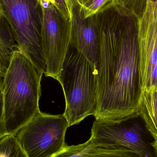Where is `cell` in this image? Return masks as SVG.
Masks as SVG:
<instances>
[{"mask_svg": "<svg viewBox=\"0 0 157 157\" xmlns=\"http://www.w3.org/2000/svg\"><path fill=\"white\" fill-rule=\"evenodd\" d=\"M43 74L21 52H14L3 81L7 134L15 135L39 111Z\"/></svg>", "mask_w": 157, "mask_h": 157, "instance_id": "obj_2", "label": "cell"}, {"mask_svg": "<svg viewBox=\"0 0 157 157\" xmlns=\"http://www.w3.org/2000/svg\"><path fill=\"white\" fill-rule=\"evenodd\" d=\"M54 157H139L129 151L108 149L96 145L91 138L86 143L71 146L66 145L63 150Z\"/></svg>", "mask_w": 157, "mask_h": 157, "instance_id": "obj_10", "label": "cell"}, {"mask_svg": "<svg viewBox=\"0 0 157 157\" xmlns=\"http://www.w3.org/2000/svg\"><path fill=\"white\" fill-rule=\"evenodd\" d=\"M154 146H155V147L157 151V141H156L155 142V144H154Z\"/></svg>", "mask_w": 157, "mask_h": 157, "instance_id": "obj_20", "label": "cell"}, {"mask_svg": "<svg viewBox=\"0 0 157 157\" xmlns=\"http://www.w3.org/2000/svg\"><path fill=\"white\" fill-rule=\"evenodd\" d=\"M68 127L63 114L52 115L39 111L15 135L28 157H54L66 145Z\"/></svg>", "mask_w": 157, "mask_h": 157, "instance_id": "obj_6", "label": "cell"}, {"mask_svg": "<svg viewBox=\"0 0 157 157\" xmlns=\"http://www.w3.org/2000/svg\"><path fill=\"white\" fill-rule=\"evenodd\" d=\"M57 80L64 92L66 106L63 114L69 127L94 115L97 105L96 71L70 42Z\"/></svg>", "mask_w": 157, "mask_h": 157, "instance_id": "obj_3", "label": "cell"}, {"mask_svg": "<svg viewBox=\"0 0 157 157\" xmlns=\"http://www.w3.org/2000/svg\"><path fill=\"white\" fill-rule=\"evenodd\" d=\"M68 2L71 13L70 43L86 57L96 70L100 44L97 13L86 17L78 0Z\"/></svg>", "mask_w": 157, "mask_h": 157, "instance_id": "obj_9", "label": "cell"}, {"mask_svg": "<svg viewBox=\"0 0 157 157\" xmlns=\"http://www.w3.org/2000/svg\"><path fill=\"white\" fill-rule=\"evenodd\" d=\"M3 81V77L0 74V139L7 135L5 125Z\"/></svg>", "mask_w": 157, "mask_h": 157, "instance_id": "obj_16", "label": "cell"}, {"mask_svg": "<svg viewBox=\"0 0 157 157\" xmlns=\"http://www.w3.org/2000/svg\"><path fill=\"white\" fill-rule=\"evenodd\" d=\"M40 2V4H42V3L45 2H53V0H38Z\"/></svg>", "mask_w": 157, "mask_h": 157, "instance_id": "obj_19", "label": "cell"}, {"mask_svg": "<svg viewBox=\"0 0 157 157\" xmlns=\"http://www.w3.org/2000/svg\"><path fill=\"white\" fill-rule=\"evenodd\" d=\"M0 157H28L15 135L7 134L0 139Z\"/></svg>", "mask_w": 157, "mask_h": 157, "instance_id": "obj_13", "label": "cell"}, {"mask_svg": "<svg viewBox=\"0 0 157 157\" xmlns=\"http://www.w3.org/2000/svg\"><path fill=\"white\" fill-rule=\"evenodd\" d=\"M54 5L67 19H71V13L68 0H53Z\"/></svg>", "mask_w": 157, "mask_h": 157, "instance_id": "obj_17", "label": "cell"}, {"mask_svg": "<svg viewBox=\"0 0 157 157\" xmlns=\"http://www.w3.org/2000/svg\"><path fill=\"white\" fill-rule=\"evenodd\" d=\"M43 8L42 40L47 70L45 75L57 79L71 38V19L53 3Z\"/></svg>", "mask_w": 157, "mask_h": 157, "instance_id": "obj_7", "label": "cell"}, {"mask_svg": "<svg viewBox=\"0 0 157 157\" xmlns=\"http://www.w3.org/2000/svg\"><path fill=\"white\" fill-rule=\"evenodd\" d=\"M17 43L10 24L4 16L0 20V74L4 77L15 52Z\"/></svg>", "mask_w": 157, "mask_h": 157, "instance_id": "obj_11", "label": "cell"}, {"mask_svg": "<svg viewBox=\"0 0 157 157\" xmlns=\"http://www.w3.org/2000/svg\"><path fill=\"white\" fill-rule=\"evenodd\" d=\"M140 82L142 91L150 87L151 74L157 63V2L147 0L138 20Z\"/></svg>", "mask_w": 157, "mask_h": 157, "instance_id": "obj_8", "label": "cell"}, {"mask_svg": "<svg viewBox=\"0 0 157 157\" xmlns=\"http://www.w3.org/2000/svg\"><path fill=\"white\" fill-rule=\"evenodd\" d=\"M18 50L45 74L47 67L42 40L43 8L38 0H0Z\"/></svg>", "mask_w": 157, "mask_h": 157, "instance_id": "obj_4", "label": "cell"}, {"mask_svg": "<svg viewBox=\"0 0 157 157\" xmlns=\"http://www.w3.org/2000/svg\"><path fill=\"white\" fill-rule=\"evenodd\" d=\"M92 143L108 149L129 151L139 157H157L156 141L140 115L118 121L93 123Z\"/></svg>", "mask_w": 157, "mask_h": 157, "instance_id": "obj_5", "label": "cell"}, {"mask_svg": "<svg viewBox=\"0 0 157 157\" xmlns=\"http://www.w3.org/2000/svg\"><path fill=\"white\" fill-rule=\"evenodd\" d=\"M147 0H115L116 2L123 6L136 15L140 18L144 14ZM157 2V0H150Z\"/></svg>", "mask_w": 157, "mask_h": 157, "instance_id": "obj_15", "label": "cell"}, {"mask_svg": "<svg viewBox=\"0 0 157 157\" xmlns=\"http://www.w3.org/2000/svg\"><path fill=\"white\" fill-rule=\"evenodd\" d=\"M97 19L100 44L95 121H118L138 116L142 93L139 18L114 1L97 13Z\"/></svg>", "mask_w": 157, "mask_h": 157, "instance_id": "obj_1", "label": "cell"}, {"mask_svg": "<svg viewBox=\"0 0 157 157\" xmlns=\"http://www.w3.org/2000/svg\"><path fill=\"white\" fill-rule=\"evenodd\" d=\"M115 0H78L85 10L86 16L96 14L109 3Z\"/></svg>", "mask_w": 157, "mask_h": 157, "instance_id": "obj_14", "label": "cell"}, {"mask_svg": "<svg viewBox=\"0 0 157 157\" xmlns=\"http://www.w3.org/2000/svg\"><path fill=\"white\" fill-rule=\"evenodd\" d=\"M3 8L2 7V5H1V3H0V20H1L2 17L3 16Z\"/></svg>", "mask_w": 157, "mask_h": 157, "instance_id": "obj_18", "label": "cell"}, {"mask_svg": "<svg viewBox=\"0 0 157 157\" xmlns=\"http://www.w3.org/2000/svg\"><path fill=\"white\" fill-rule=\"evenodd\" d=\"M139 115L157 141V89L142 91Z\"/></svg>", "mask_w": 157, "mask_h": 157, "instance_id": "obj_12", "label": "cell"}]
</instances>
